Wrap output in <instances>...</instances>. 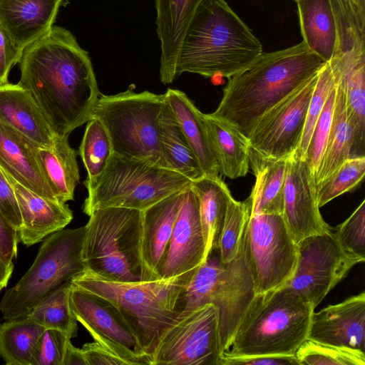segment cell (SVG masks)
I'll return each mask as SVG.
<instances>
[{
	"mask_svg": "<svg viewBox=\"0 0 365 365\" xmlns=\"http://www.w3.org/2000/svg\"><path fill=\"white\" fill-rule=\"evenodd\" d=\"M160 141L167 168L194 181L204 176L197 159L185 139L165 96L158 117Z\"/></svg>",
	"mask_w": 365,
	"mask_h": 365,
	"instance_id": "4dcf8cb0",
	"label": "cell"
},
{
	"mask_svg": "<svg viewBox=\"0 0 365 365\" xmlns=\"http://www.w3.org/2000/svg\"><path fill=\"white\" fill-rule=\"evenodd\" d=\"M251 214V202L247 197L240 202L232 197L220 234L218 250L223 263L231 261L237 252L241 237Z\"/></svg>",
	"mask_w": 365,
	"mask_h": 365,
	"instance_id": "ab89813d",
	"label": "cell"
},
{
	"mask_svg": "<svg viewBox=\"0 0 365 365\" xmlns=\"http://www.w3.org/2000/svg\"><path fill=\"white\" fill-rule=\"evenodd\" d=\"M205 259L198 200L189 186L184 190L168 249L159 268V278L170 279L193 272Z\"/></svg>",
	"mask_w": 365,
	"mask_h": 365,
	"instance_id": "e0dca14e",
	"label": "cell"
},
{
	"mask_svg": "<svg viewBox=\"0 0 365 365\" xmlns=\"http://www.w3.org/2000/svg\"><path fill=\"white\" fill-rule=\"evenodd\" d=\"M9 179L21 217L19 238L25 245L42 241L48 235L64 229L73 220V212L66 203L41 197Z\"/></svg>",
	"mask_w": 365,
	"mask_h": 365,
	"instance_id": "ffe728a7",
	"label": "cell"
},
{
	"mask_svg": "<svg viewBox=\"0 0 365 365\" xmlns=\"http://www.w3.org/2000/svg\"><path fill=\"white\" fill-rule=\"evenodd\" d=\"M247 245L255 294L284 286L296 268L298 245L282 215L250 214Z\"/></svg>",
	"mask_w": 365,
	"mask_h": 365,
	"instance_id": "30bf717a",
	"label": "cell"
},
{
	"mask_svg": "<svg viewBox=\"0 0 365 365\" xmlns=\"http://www.w3.org/2000/svg\"><path fill=\"white\" fill-rule=\"evenodd\" d=\"M341 247L349 254L365 260V200L342 223L333 229Z\"/></svg>",
	"mask_w": 365,
	"mask_h": 365,
	"instance_id": "b9f144b4",
	"label": "cell"
},
{
	"mask_svg": "<svg viewBox=\"0 0 365 365\" xmlns=\"http://www.w3.org/2000/svg\"><path fill=\"white\" fill-rule=\"evenodd\" d=\"M140 236L141 211L118 207L94 210L85 225V272L110 282L143 281Z\"/></svg>",
	"mask_w": 365,
	"mask_h": 365,
	"instance_id": "8992f818",
	"label": "cell"
},
{
	"mask_svg": "<svg viewBox=\"0 0 365 365\" xmlns=\"http://www.w3.org/2000/svg\"><path fill=\"white\" fill-rule=\"evenodd\" d=\"M203 117L220 165V174L230 179L246 176L250 165L248 138L210 113L204 114Z\"/></svg>",
	"mask_w": 365,
	"mask_h": 365,
	"instance_id": "f546056e",
	"label": "cell"
},
{
	"mask_svg": "<svg viewBox=\"0 0 365 365\" xmlns=\"http://www.w3.org/2000/svg\"><path fill=\"white\" fill-rule=\"evenodd\" d=\"M319 72L267 111L248 138L250 162L287 160L297 149Z\"/></svg>",
	"mask_w": 365,
	"mask_h": 365,
	"instance_id": "4fadbf2b",
	"label": "cell"
},
{
	"mask_svg": "<svg viewBox=\"0 0 365 365\" xmlns=\"http://www.w3.org/2000/svg\"><path fill=\"white\" fill-rule=\"evenodd\" d=\"M0 121L40 148H51L57 137L31 95L18 83L0 86Z\"/></svg>",
	"mask_w": 365,
	"mask_h": 365,
	"instance_id": "cb8c5ba5",
	"label": "cell"
},
{
	"mask_svg": "<svg viewBox=\"0 0 365 365\" xmlns=\"http://www.w3.org/2000/svg\"><path fill=\"white\" fill-rule=\"evenodd\" d=\"M71 339L61 331L46 329L38 341L33 365H63Z\"/></svg>",
	"mask_w": 365,
	"mask_h": 365,
	"instance_id": "ee69618b",
	"label": "cell"
},
{
	"mask_svg": "<svg viewBox=\"0 0 365 365\" xmlns=\"http://www.w3.org/2000/svg\"><path fill=\"white\" fill-rule=\"evenodd\" d=\"M325 63L303 41L263 52L228 78L221 101L210 114L248 138L267 111L317 74Z\"/></svg>",
	"mask_w": 365,
	"mask_h": 365,
	"instance_id": "7a4b0ae2",
	"label": "cell"
},
{
	"mask_svg": "<svg viewBox=\"0 0 365 365\" xmlns=\"http://www.w3.org/2000/svg\"><path fill=\"white\" fill-rule=\"evenodd\" d=\"M247 223L237 254L231 261L223 263L209 297L208 303L214 304L218 311L222 354L228 349L242 316L255 296L247 255Z\"/></svg>",
	"mask_w": 365,
	"mask_h": 365,
	"instance_id": "9a60e30c",
	"label": "cell"
},
{
	"mask_svg": "<svg viewBox=\"0 0 365 365\" xmlns=\"http://www.w3.org/2000/svg\"><path fill=\"white\" fill-rule=\"evenodd\" d=\"M22 51L0 27V86L9 83V72L19 63Z\"/></svg>",
	"mask_w": 365,
	"mask_h": 365,
	"instance_id": "bcb514c9",
	"label": "cell"
},
{
	"mask_svg": "<svg viewBox=\"0 0 365 365\" xmlns=\"http://www.w3.org/2000/svg\"><path fill=\"white\" fill-rule=\"evenodd\" d=\"M113 153L108 133L103 123L93 117L87 122L78 154L87 172V188L102 175Z\"/></svg>",
	"mask_w": 365,
	"mask_h": 365,
	"instance_id": "8d00e7d4",
	"label": "cell"
},
{
	"mask_svg": "<svg viewBox=\"0 0 365 365\" xmlns=\"http://www.w3.org/2000/svg\"><path fill=\"white\" fill-rule=\"evenodd\" d=\"M38 147L9 125L0 121V168L10 178L31 192L58 201L41 172Z\"/></svg>",
	"mask_w": 365,
	"mask_h": 365,
	"instance_id": "7402d4cb",
	"label": "cell"
},
{
	"mask_svg": "<svg viewBox=\"0 0 365 365\" xmlns=\"http://www.w3.org/2000/svg\"><path fill=\"white\" fill-rule=\"evenodd\" d=\"M299 365L295 355L221 356L219 365Z\"/></svg>",
	"mask_w": 365,
	"mask_h": 365,
	"instance_id": "7dc6e473",
	"label": "cell"
},
{
	"mask_svg": "<svg viewBox=\"0 0 365 365\" xmlns=\"http://www.w3.org/2000/svg\"><path fill=\"white\" fill-rule=\"evenodd\" d=\"M336 45L328 62L335 76L365 62V0H330Z\"/></svg>",
	"mask_w": 365,
	"mask_h": 365,
	"instance_id": "44dd1931",
	"label": "cell"
},
{
	"mask_svg": "<svg viewBox=\"0 0 365 365\" xmlns=\"http://www.w3.org/2000/svg\"><path fill=\"white\" fill-rule=\"evenodd\" d=\"M45 329L27 317L7 319L0 325V356L7 365H33Z\"/></svg>",
	"mask_w": 365,
	"mask_h": 365,
	"instance_id": "836d02e7",
	"label": "cell"
},
{
	"mask_svg": "<svg viewBox=\"0 0 365 365\" xmlns=\"http://www.w3.org/2000/svg\"><path fill=\"white\" fill-rule=\"evenodd\" d=\"M76 152L67 137H56L51 148H38L37 158L43 178L60 202L73 200L75 188L79 181Z\"/></svg>",
	"mask_w": 365,
	"mask_h": 365,
	"instance_id": "83f0119b",
	"label": "cell"
},
{
	"mask_svg": "<svg viewBox=\"0 0 365 365\" xmlns=\"http://www.w3.org/2000/svg\"><path fill=\"white\" fill-rule=\"evenodd\" d=\"M81 349L87 365H126L120 357L96 341L83 344Z\"/></svg>",
	"mask_w": 365,
	"mask_h": 365,
	"instance_id": "c3c4849f",
	"label": "cell"
},
{
	"mask_svg": "<svg viewBox=\"0 0 365 365\" xmlns=\"http://www.w3.org/2000/svg\"><path fill=\"white\" fill-rule=\"evenodd\" d=\"M18 63V84L56 136L68 138L93 118L101 93L88 53L68 30L53 25L24 48Z\"/></svg>",
	"mask_w": 365,
	"mask_h": 365,
	"instance_id": "6da1fadb",
	"label": "cell"
},
{
	"mask_svg": "<svg viewBox=\"0 0 365 365\" xmlns=\"http://www.w3.org/2000/svg\"><path fill=\"white\" fill-rule=\"evenodd\" d=\"M314 311L287 287L255 294L222 356L295 355L308 338Z\"/></svg>",
	"mask_w": 365,
	"mask_h": 365,
	"instance_id": "5b68a950",
	"label": "cell"
},
{
	"mask_svg": "<svg viewBox=\"0 0 365 365\" xmlns=\"http://www.w3.org/2000/svg\"><path fill=\"white\" fill-rule=\"evenodd\" d=\"M0 212L17 232L20 230L21 217L15 192L9 178L1 168Z\"/></svg>",
	"mask_w": 365,
	"mask_h": 365,
	"instance_id": "f6af8a7d",
	"label": "cell"
},
{
	"mask_svg": "<svg viewBox=\"0 0 365 365\" xmlns=\"http://www.w3.org/2000/svg\"><path fill=\"white\" fill-rule=\"evenodd\" d=\"M198 200L199 215L205 242V255L218 249L231 192L220 175H204L190 182Z\"/></svg>",
	"mask_w": 365,
	"mask_h": 365,
	"instance_id": "4316f807",
	"label": "cell"
},
{
	"mask_svg": "<svg viewBox=\"0 0 365 365\" xmlns=\"http://www.w3.org/2000/svg\"><path fill=\"white\" fill-rule=\"evenodd\" d=\"M201 0H155L157 34L160 43V79L164 84L176 78L180 46L192 16Z\"/></svg>",
	"mask_w": 365,
	"mask_h": 365,
	"instance_id": "d4e9b609",
	"label": "cell"
},
{
	"mask_svg": "<svg viewBox=\"0 0 365 365\" xmlns=\"http://www.w3.org/2000/svg\"><path fill=\"white\" fill-rule=\"evenodd\" d=\"M138 282H115L84 272L71 279L76 287L112 302L135 335L142 352L150 359L164 332L176 321L184 288L194 273Z\"/></svg>",
	"mask_w": 365,
	"mask_h": 365,
	"instance_id": "277c9868",
	"label": "cell"
},
{
	"mask_svg": "<svg viewBox=\"0 0 365 365\" xmlns=\"http://www.w3.org/2000/svg\"><path fill=\"white\" fill-rule=\"evenodd\" d=\"M344 91L346 109L352 131V156L364 155L365 141V62L335 78Z\"/></svg>",
	"mask_w": 365,
	"mask_h": 365,
	"instance_id": "e575fe53",
	"label": "cell"
},
{
	"mask_svg": "<svg viewBox=\"0 0 365 365\" xmlns=\"http://www.w3.org/2000/svg\"><path fill=\"white\" fill-rule=\"evenodd\" d=\"M71 287V281L62 284L36 305L26 317L46 329L61 331L71 339L75 337L78 327L70 304Z\"/></svg>",
	"mask_w": 365,
	"mask_h": 365,
	"instance_id": "d590c367",
	"label": "cell"
},
{
	"mask_svg": "<svg viewBox=\"0 0 365 365\" xmlns=\"http://www.w3.org/2000/svg\"><path fill=\"white\" fill-rule=\"evenodd\" d=\"M365 175V156H352L345 160L332 175L317 188V202L323 207L339 195L355 190Z\"/></svg>",
	"mask_w": 365,
	"mask_h": 365,
	"instance_id": "f35d334b",
	"label": "cell"
},
{
	"mask_svg": "<svg viewBox=\"0 0 365 365\" xmlns=\"http://www.w3.org/2000/svg\"><path fill=\"white\" fill-rule=\"evenodd\" d=\"M336 86V80L329 63H325L318 73L317 83L312 93L306 116L305 125L299 145L294 156L305 159L309 141L317 121L323 110L327 98Z\"/></svg>",
	"mask_w": 365,
	"mask_h": 365,
	"instance_id": "60d3db41",
	"label": "cell"
},
{
	"mask_svg": "<svg viewBox=\"0 0 365 365\" xmlns=\"http://www.w3.org/2000/svg\"><path fill=\"white\" fill-rule=\"evenodd\" d=\"M221 356L218 311L206 304L178 316L162 335L151 365H219Z\"/></svg>",
	"mask_w": 365,
	"mask_h": 365,
	"instance_id": "7c38bea8",
	"label": "cell"
},
{
	"mask_svg": "<svg viewBox=\"0 0 365 365\" xmlns=\"http://www.w3.org/2000/svg\"><path fill=\"white\" fill-rule=\"evenodd\" d=\"M164 101L165 93L149 91L101 93L93 117L106 128L115 153L166 168L158 129Z\"/></svg>",
	"mask_w": 365,
	"mask_h": 365,
	"instance_id": "ba28073f",
	"label": "cell"
},
{
	"mask_svg": "<svg viewBox=\"0 0 365 365\" xmlns=\"http://www.w3.org/2000/svg\"><path fill=\"white\" fill-rule=\"evenodd\" d=\"M319 208L314 172L305 159L292 155L286 160L282 216L297 244L332 229Z\"/></svg>",
	"mask_w": 365,
	"mask_h": 365,
	"instance_id": "2e32d148",
	"label": "cell"
},
{
	"mask_svg": "<svg viewBox=\"0 0 365 365\" xmlns=\"http://www.w3.org/2000/svg\"><path fill=\"white\" fill-rule=\"evenodd\" d=\"M71 311L93 339L108 349L126 365H150L133 331L116 307L107 299L71 284Z\"/></svg>",
	"mask_w": 365,
	"mask_h": 365,
	"instance_id": "5bb4252c",
	"label": "cell"
},
{
	"mask_svg": "<svg viewBox=\"0 0 365 365\" xmlns=\"http://www.w3.org/2000/svg\"><path fill=\"white\" fill-rule=\"evenodd\" d=\"M262 53L259 39L225 0H201L185 33L175 76L229 78Z\"/></svg>",
	"mask_w": 365,
	"mask_h": 365,
	"instance_id": "3957f363",
	"label": "cell"
},
{
	"mask_svg": "<svg viewBox=\"0 0 365 365\" xmlns=\"http://www.w3.org/2000/svg\"><path fill=\"white\" fill-rule=\"evenodd\" d=\"M299 365H364L365 353L306 339L295 354Z\"/></svg>",
	"mask_w": 365,
	"mask_h": 365,
	"instance_id": "74e56055",
	"label": "cell"
},
{
	"mask_svg": "<svg viewBox=\"0 0 365 365\" xmlns=\"http://www.w3.org/2000/svg\"><path fill=\"white\" fill-rule=\"evenodd\" d=\"M190 182L168 168L113 152L102 175L86 188L83 210L88 216L94 210L108 207L142 211L189 187Z\"/></svg>",
	"mask_w": 365,
	"mask_h": 365,
	"instance_id": "52a82bcc",
	"label": "cell"
},
{
	"mask_svg": "<svg viewBox=\"0 0 365 365\" xmlns=\"http://www.w3.org/2000/svg\"><path fill=\"white\" fill-rule=\"evenodd\" d=\"M250 163L256 177L248 197L251 202V215H282L286 160Z\"/></svg>",
	"mask_w": 365,
	"mask_h": 365,
	"instance_id": "d6a6232c",
	"label": "cell"
},
{
	"mask_svg": "<svg viewBox=\"0 0 365 365\" xmlns=\"http://www.w3.org/2000/svg\"><path fill=\"white\" fill-rule=\"evenodd\" d=\"M336 96L331 131L323 156L314 174L317 188L327 181L342 163L351 157L352 131L341 84L336 81Z\"/></svg>",
	"mask_w": 365,
	"mask_h": 365,
	"instance_id": "1f68e13d",
	"label": "cell"
},
{
	"mask_svg": "<svg viewBox=\"0 0 365 365\" xmlns=\"http://www.w3.org/2000/svg\"><path fill=\"white\" fill-rule=\"evenodd\" d=\"M185 189L172 193L141 211L140 255L143 281L160 279L159 268L168 249Z\"/></svg>",
	"mask_w": 365,
	"mask_h": 365,
	"instance_id": "d6986e66",
	"label": "cell"
},
{
	"mask_svg": "<svg viewBox=\"0 0 365 365\" xmlns=\"http://www.w3.org/2000/svg\"><path fill=\"white\" fill-rule=\"evenodd\" d=\"M14 269L13 263H7L0 256V292L6 286Z\"/></svg>",
	"mask_w": 365,
	"mask_h": 365,
	"instance_id": "816d5d0a",
	"label": "cell"
},
{
	"mask_svg": "<svg viewBox=\"0 0 365 365\" xmlns=\"http://www.w3.org/2000/svg\"><path fill=\"white\" fill-rule=\"evenodd\" d=\"M308 339L365 353V293L312 313Z\"/></svg>",
	"mask_w": 365,
	"mask_h": 365,
	"instance_id": "ac0fdd59",
	"label": "cell"
},
{
	"mask_svg": "<svg viewBox=\"0 0 365 365\" xmlns=\"http://www.w3.org/2000/svg\"><path fill=\"white\" fill-rule=\"evenodd\" d=\"M63 365H87L82 349L74 346L71 341L66 347Z\"/></svg>",
	"mask_w": 365,
	"mask_h": 365,
	"instance_id": "f907efd6",
	"label": "cell"
},
{
	"mask_svg": "<svg viewBox=\"0 0 365 365\" xmlns=\"http://www.w3.org/2000/svg\"><path fill=\"white\" fill-rule=\"evenodd\" d=\"M165 96L204 175H220V165L204 120V113L181 91L168 88Z\"/></svg>",
	"mask_w": 365,
	"mask_h": 365,
	"instance_id": "484cf974",
	"label": "cell"
},
{
	"mask_svg": "<svg viewBox=\"0 0 365 365\" xmlns=\"http://www.w3.org/2000/svg\"><path fill=\"white\" fill-rule=\"evenodd\" d=\"M303 42L308 48L329 62L336 45V27L330 0H295Z\"/></svg>",
	"mask_w": 365,
	"mask_h": 365,
	"instance_id": "f1b7e54d",
	"label": "cell"
},
{
	"mask_svg": "<svg viewBox=\"0 0 365 365\" xmlns=\"http://www.w3.org/2000/svg\"><path fill=\"white\" fill-rule=\"evenodd\" d=\"M336 86L330 91L312 133L305 160L315 174L325 150L331 128Z\"/></svg>",
	"mask_w": 365,
	"mask_h": 365,
	"instance_id": "7bdbcfd3",
	"label": "cell"
},
{
	"mask_svg": "<svg viewBox=\"0 0 365 365\" xmlns=\"http://www.w3.org/2000/svg\"><path fill=\"white\" fill-rule=\"evenodd\" d=\"M19 235L0 212V256L7 262L13 263L17 255Z\"/></svg>",
	"mask_w": 365,
	"mask_h": 365,
	"instance_id": "681fc988",
	"label": "cell"
},
{
	"mask_svg": "<svg viewBox=\"0 0 365 365\" xmlns=\"http://www.w3.org/2000/svg\"><path fill=\"white\" fill-rule=\"evenodd\" d=\"M64 0H0V27L21 50L53 25Z\"/></svg>",
	"mask_w": 365,
	"mask_h": 365,
	"instance_id": "603a6c76",
	"label": "cell"
},
{
	"mask_svg": "<svg viewBox=\"0 0 365 365\" xmlns=\"http://www.w3.org/2000/svg\"><path fill=\"white\" fill-rule=\"evenodd\" d=\"M333 229L309 236L297 244L298 257L294 274L283 286L297 293L314 309L353 267L363 262L341 247Z\"/></svg>",
	"mask_w": 365,
	"mask_h": 365,
	"instance_id": "8fae6325",
	"label": "cell"
},
{
	"mask_svg": "<svg viewBox=\"0 0 365 365\" xmlns=\"http://www.w3.org/2000/svg\"><path fill=\"white\" fill-rule=\"evenodd\" d=\"M84 235L85 226L63 229L44 240L32 265L0 302L5 319L26 317L59 286L86 271L82 260Z\"/></svg>",
	"mask_w": 365,
	"mask_h": 365,
	"instance_id": "9c48e42d",
	"label": "cell"
}]
</instances>
